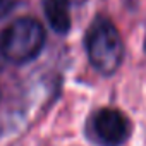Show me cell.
<instances>
[{"instance_id":"3957f363","label":"cell","mask_w":146,"mask_h":146,"mask_svg":"<svg viewBox=\"0 0 146 146\" xmlns=\"http://www.w3.org/2000/svg\"><path fill=\"white\" fill-rule=\"evenodd\" d=\"M91 132L102 146H120L131 134L129 119L117 108H100L91 120Z\"/></svg>"},{"instance_id":"6da1fadb","label":"cell","mask_w":146,"mask_h":146,"mask_svg":"<svg viewBox=\"0 0 146 146\" xmlns=\"http://www.w3.org/2000/svg\"><path fill=\"white\" fill-rule=\"evenodd\" d=\"M86 53L95 67L103 76H112L120 67L124 58V43L112 21L96 17L86 33Z\"/></svg>"},{"instance_id":"52a82bcc","label":"cell","mask_w":146,"mask_h":146,"mask_svg":"<svg viewBox=\"0 0 146 146\" xmlns=\"http://www.w3.org/2000/svg\"><path fill=\"white\" fill-rule=\"evenodd\" d=\"M0 60H2V53H0Z\"/></svg>"},{"instance_id":"277c9868","label":"cell","mask_w":146,"mask_h":146,"mask_svg":"<svg viewBox=\"0 0 146 146\" xmlns=\"http://www.w3.org/2000/svg\"><path fill=\"white\" fill-rule=\"evenodd\" d=\"M43 7L50 28L58 35H65L70 29L69 0H45Z\"/></svg>"},{"instance_id":"8992f818","label":"cell","mask_w":146,"mask_h":146,"mask_svg":"<svg viewBox=\"0 0 146 146\" xmlns=\"http://www.w3.org/2000/svg\"><path fill=\"white\" fill-rule=\"evenodd\" d=\"M144 50H146V38H144Z\"/></svg>"},{"instance_id":"7a4b0ae2","label":"cell","mask_w":146,"mask_h":146,"mask_svg":"<svg viewBox=\"0 0 146 146\" xmlns=\"http://www.w3.org/2000/svg\"><path fill=\"white\" fill-rule=\"evenodd\" d=\"M45 45V29L33 17H21L11 23L0 36L2 58L23 65L36 58Z\"/></svg>"},{"instance_id":"5b68a950","label":"cell","mask_w":146,"mask_h":146,"mask_svg":"<svg viewBox=\"0 0 146 146\" xmlns=\"http://www.w3.org/2000/svg\"><path fill=\"white\" fill-rule=\"evenodd\" d=\"M14 5H16V0H0V19L9 16L12 12Z\"/></svg>"}]
</instances>
